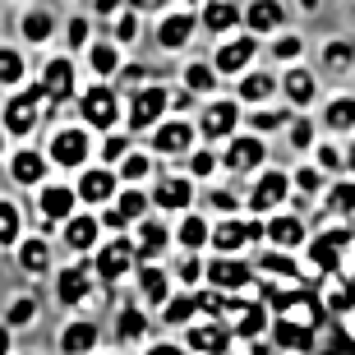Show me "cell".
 Segmentation results:
<instances>
[{
	"label": "cell",
	"mask_w": 355,
	"mask_h": 355,
	"mask_svg": "<svg viewBox=\"0 0 355 355\" xmlns=\"http://www.w3.org/2000/svg\"><path fill=\"white\" fill-rule=\"evenodd\" d=\"M106 355H116V351H106Z\"/></svg>",
	"instance_id": "cell-64"
},
{
	"label": "cell",
	"mask_w": 355,
	"mask_h": 355,
	"mask_svg": "<svg viewBox=\"0 0 355 355\" xmlns=\"http://www.w3.org/2000/svg\"><path fill=\"white\" fill-rule=\"evenodd\" d=\"M175 102V88H166V83H139V88L130 92V106H125V116H130V130H157L162 120H171L166 111H171Z\"/></svg>",
	"instance_id": "cell-2"
},
{
	"label": "cell",
	"mask_w": 355,
	"mask_h": 355,
	"mask_svg": "<svg viewBox=\"0 0 355 355\" xmlns=\"http://www.w3.org/2000/svg\"><path fill=\"white\" fill-rule=\"evenodd\" d=\"M194 102V92H184V88H175V102H171V111H184V106Z\"/></svg>",
	"instance_id": "cell-63"
},
{
	"label": "cell",
	"mask_w": 355,
	"mask_h": 355,
	"mask_svg": "<svg viewBox=\"0 0 355 355\" xmlns=\"http://www.w3.org/2000/svg\"><path fill=\"white\" fill-rule=\"evenodd\" d=\"M5 175L14 184H24V189L51 184V157H46V148H14L10 157H5Z\"/></svg>",
	"instance_id": "cell-15"
},
{
	"label": "cell",
	"mask_w": 355,
	"mask_h": 355,
	"mask_svg": "<svg viewBox=\"0 0 355 355\" xmlns=\"http://www.w3.org/2000/svg\"><path fill=\"white\" fill-rule=\"evenodd\" d=\"M268 250H309V226H304L300 212H277V217H268Z\"/></svg>",
	"instance_id": "cell-21"
},
{
	"label": "cell",
	"mask_w": 355,
	"mask_h": 355,
	"mask_svg": "<svg viewBox=\"0 0 355 355\" xmlns=\"http://www.w3.org/2000/svg\"><path fill=\"white\" fill-rule=\"evenodd\" d=\"M37 323V295H10L5 300V332L33 328Z\"/></svg>",
	"instance_id": "cell-44"
},
{
	"label": "cell",
	"mask_w": 355,
	"mask_h": 355,
	"mask_svg": "<svg viewBox=\"0 0 355 355\" xmlns=\"http://www.w3.org/2000/svg\"><path fill=\"white\" fill-rule=\"evenodd\" d=\"M318 69L332 74V79H346L355 69V42L351 37H328L318 46Z\"/></svg>",
	"instance_id": "cell-34"
},
{
	"label": "cell",
	"mask_w": 355,
	"mask_h": 355,
	"mask_svg": "<svg viewBox=\"0 0 355 355\" xmlns=\"http://www.w3.org/2000/svg\"><path fill=\"white\" fill-rule=\"evenodd\" d=\"M92 272H97V282H102V286H116V282H125L130 272H139V245H134L130 236L106 240L102 250L92 254Z\"/></svg>",
	"instance_id": "cell-10"
},
{
	"label": "cell",
	"mask_w": 355,
	"mask_h": 355,
	"mask_svg": "<svg viewBox=\"0 0 355 355\" xmlns=\"http://www.w3.org/2000/svg\"><path fill=\"white\" fill-rule=\"evenodd\" d=\"M157 318H162V328H180V332H189L194 323H203V314H198V295H194V291H175Z\"/></svg>",
	"instance_id": "cell-36"
},
{
	"label": "cell",
	"mask_w": 355,
	"mask_h": 355,
	"mask_svg": "<svg viewBox=\"0 0 355 355\" xmlns=\"http://www.w3.org/2000/svg\"><path fill=\"white\" fill-rule=\"evenodd\" d=\"M231 346H236L231 323H212V318H203V323H194V328L184 332V351L189 355H231Z\"/></svg>",
	"instance_id": "cell-20"
},
{
	"label": "cell",
	"mask_w": 355,
	"mask_h": 355,
	"mask_svg": "<svg viewBox=\"0 0 355 355\" xmlns=\"http://www.w3.org/2000/svg\"><path fill=\"white\" fill-rule=\"evenodd\" d=\"M175 282H180V291H203L208 286V259L180 254V259H175Z\"/></svg>",
	"instance_id": "cell-45"
},
{
	"label": "cell",
	"mask_w": 355,
	"mask_h": 355,
	"mask_svg": "<svg viewBox=\"0 0 355 355\" xmlns=\"http://www.w3.org/2000/svg\"><path fill=\"white\" fill-rule=\"evenodd\" d=\"M74 189H79V198L88 203V212L92 208L106 212L120 198V189H125V184H120V175L111 171V166H102V162H97V166H88V171L74 175Z\"/></svg>",
	"instance_id": "cell-14"
},
{
	"label": "cell",
	"mask_w": 355,
	"mask_h": 355,
	"mask_svg": "<svg viewBox=\"0 0 355 355\" xmlns=\"http://www.w3.org/2000/svg\"><path fill=\"white\" fill-rule=\"evenodd\" d=\"M19 37L28 42V46H42V42L55 37V10H46V5H33V10L19 14Z\"/></svg>",
	"instance_id": "cell-37"
},
{
	"label": "cell",
	"mask_w": 355,
	"mask_h": 355,
	"mask_svg": "<svg viewBox=\"0 0 355 355\" xmlns=\"http://www.w3.org/2000/svg\"><path fill=\"white\" fill-rule=\"evenodd\" d=\"M134 286H139V300H144V309H166V300L175 295V286H171V272L162 263H148V268H139L134 272Z\"/></svg>",
	"instance_id": "cell-23"
},
{
	"label": "cell",
	"mask_w": 355,
	"mask_h": 355,
	"mask_svg": "<svg viewBox=\"0 0 355 355\" xmlns=\"http://www.w3.org/2000/svg\"><path fill=\"white\" fill-rule=\"evenodd\" d=\"M286 144L295 148V153H314V148H318L314 120H309V116H295V125H291V130H286Z\"/></svg>",
	"instance_id": "cell-57"
},
{
	"label": "cell",
	"mask_w": 355,
	"mask_h": 355,
	"mask_svg": "<svg viewBox=\"0 0 355 355\" xmlns=\"http://www.w3.org/2000/svg\"><path fill=\"white\" fill-rule=\"evenodd\" d=\"M272 55L286 69H295V65H300V55H304V37H300V33H282V37H272Z\"/></svg>",
	"instance_id": "cell-55"
},
{
	"label": "cell",
	"mask_w": 355,
	"mask_h": 355,
	"mask_svg": "<svg viewBox=\"0 0 355 355\" xmlns=\"http://www.w3.org/2000/svg\"><path fill=\"white\" fill-rule=\"evenodd\" d=\"M175 245H180V254H198V259H203V250L212 245V222L203 212L180 217V222H175Z\"/></svg>",
	"instance_id": "cell-33"
},
{
	"label": "cell",
	"mask_w": 355,
	"mask_h": 355,
	"mask_svg": "<svg viewBox=\"0 0 355 355\" xmlns=\"http://www.w3.org/2000/svg\"><path fill=\"white\" fill-rule=\"evenodd\" d=\"M203 203H208L212 212H222V222H231V217H240V208H245L236 189H208V198H203Z\"/></svg>",
	"instance_id": "cell-59"
},
{
	"label": "cell",
	"mask_w": 355,
	"mask_h": 355,
	"mask_svg": "<svg viewBox=\"0 0 355 355\" xmlns=\"http://www.w3.org/2000/svg\"><path fill=\"white\" fill-rule=\"evenodd\" d=\"M318 125H323L328 134L355 139V97H351V92H332L328 102L318 106Z\"/></svg>",
	"instance_id": "cell-29"
},
{
	"label": "cell",
	"mask_w": 355,
	"mask_h": 355,
	"mask_svg": "<svg viewBox=\"0 0 355 355\" xmlns=\"http://www.w3.org/2000/svg\"><path fill=\"white\" fill-rule=\"evenodd\" d=\"M148 309L144 304H120L116 309V342H120V351H130V346H144L148 342ZM148 351V346H144Z\"/></svg>",
	"instance_id": "cell-30"
},
{
	"label": "cell",
	"mask_w": 355,
	"mask_h": 355,
	"mask_svg": "<svg viewBox=\"0 0 355 355\" xmlns=\"http://www.w3.org/2000/svg\"><path fill=\"white\" fill-rule=\"evenodd\" d=\"M153 208L189 217V212H194V180H189V175H180V171L157 175V180H153Z\"/></svg>",
	"instance_id": "cell-17"
},
{
	"label": "cell",
	"mask_w": 355,
	"mask_h": 355,
	"mask_svg": "<svg viewBox=\"0 0 355 355\" xmlns=\"http://www.w3.org/2000/svg\"><path fill=\"white\" fill-rule=\"evenodd\" d=\"M51 282H55V300L69 304V309H79V304L92 295V282H97V277H92V268L69 263V268H55Z\"/></svg>",
	"instance_id": "cell-24"
},
{
	"label": "cell",
	"mask_w": 355,
	"mask_h": 355,
	"mask_svg": "<svg viewBox=\"0 0 355 355\" xmlns=\"http://www.w3.org/2000/svg\"><path fill=\"white\" fill-rule=\"evenodd\" d=\"M203 28V19H198V10H166L157 19V46L162 51H184L189 42H194V33Z\"/></svg>",
	"instance_id": "cell-19"
},
{
	"label": "cell",
	"mask_w": 355,
	"mask_h": 355,
	"mask_svg": "<svg viewBox=\"0 0 355 355\" xmlns=\"http://www.w3.org/2000/svg\"><path fill=\"white\" fill-rule=\"evenodd\" d=\"M245 125V111H240V102L236 97H217V102H203V111H198V139L203 144H231L236 134H245L240 130Z\"/></svg>",
	"instance_id": "cell-5"
},
{
	"label": "cell",
	"mask_w": 355,
	"mask_h": 355,
	"mask_svg": "<svg viewBox=\"0 0 355 355\" xmlns=\"http://www.w3.org/2000/svg\"><path fill=\"white\" fill-rule=\"evenodd\" d=\"M217 171H222V153H217V148H208V144H203L194 157L184 162V175H189V180H212Z\"/></svg>",
	"instance_id": "cell-51"
},
{
	"label": "cell",
	"mask_w": 355,
	"mask_h": 355,
	"mask_svg": "<svg viewBox=\"0 0 355 355\" xmlns=\"http://www.w3.org/2000/svg\"><path fill=\"white\" fill-rule=\"evenodd\" d=\"M198 19H203V33H217V37L226 42V33L236 37V28L245 24V10H240V5H222V0H217V5H203V10H198Z\"/></svg>",
	"instance_id": "cell-38"
},
{
	"label": "cell",
	"mask_w": 355,
	"mask_h": 355,
	"mask_svg": "<svg viewBox=\"0 0 355 355\" xmlns=\"http://www.w3.org/2000/svg\"><path fill=\"white\" fill-rule=\"evenodd\" d=\"M250 245H268V222L259 217H231L212 226V254L217 259H240Z\"/></svg>",
	"instance_id": "cell-6"
},
{
	"label": "cell",
	"mask_w": 355,
	"mask_h": 355,
	"mask_svg": "<svg viewBox=\"0 0 355 355\" xmlns=\"http://www.w3.org/2000/svg\"><path fill=\"white\" fill-rule=\"evenodd\" d=\"M139 33H144V14L130 5V10H125L116 24H111V42H116L120 51H125V46H134V42H139Z\"/></svg>",
	"instance_id": "cell-52"
},
{
	"label": "cell",
	"mask_w": 355,
	"mask_h": 355,
	"mask_svg": "<svg viewBox=\"0 0 355 355\" xmlns=\"http://www.w3.org/2000/svg\"><path fill=\"white\" fill-rule=\"evenodd\" d=\"M272 309L268 300H231V332H236L240 346H259L272 332Z\"/></svg>",
	"instance_id": "cell-12"
},
{
	"label": "cell",
	"mask_w": 355,
	"mask_h": 355,
	"mask_svg": "<svg viewBox=\"0 0 355 355\" xmlns=\"http://www.w3.org/2000/svg\"><path fill=\"white\" fill-rule=\"evenodd\" d=\"M134 153V144H130V134L120 130V134H106V144H102V166H111V171H116L120 162L130 157Z\"/></svg>",
	"instance_id": "cell-58"
},
{
	"label": "cell",
	"mask_w": 355,
	"mask_h": 355,
	"mask_svg": "<svg viewBox=\"0 0 355 355\" xmlns=\"http://www.w3.org/2000/svg\"><path fill=\"white\" fill-rule=\"evenodd\" d=\"M14 254H19V268H24V272H33V277L51 272V240L46 236H28Z\"/></svg>",
	"instance_id": "cell-40"
},
{
	"label": "cell",
	"mask_w": 355,
	"mask_h": 355,
	"mask_svg": "<svg viewBox=\"0 0 355 355\" xmlns=\"http://www.w3.org/2000/svg\"><path fill=\"white\" fill-rule=\"evenodd\" d=\"M295 116H291V106H259V111H245V130L250 134H272V130H291Z\"/></svg>",
	"instance_id": "cell-39"
},
{
	"label": "cell",
	"mask_w": 355,
	"mask_h": 355,
	"mask_svg": "<svg viewBox=\"0 0 355 355\" xmlns=\"http://www.w3.org/2000/svg\"><path fill=\"white\" fill-rule=\"evenodd\" d=\"M92 42H97V37H92V19H88V14H69V19H65V46L74 55H88Z\"/></svg>",
	"instance_id": "cell-49"
},
{
	"label": "cell",
	"mask_w": 355,
	"mask_h": 355,
	"mask_svg": "<svg viewBox=\"0 0 355 355\" xmlns=\"http://www.w3.org/2000/svg\"><path fill=\"white\" fill-rule=\"evenodd\" d=\"M272 342L282 346V351H304V346L314 342V332L300 328V323H291V318H277L272 323Z\"/></svg>",
	"instance_id": "cell-50"
},
{
	"label": "cell",
	"mask_w": 355,
	"mask_h": 355,
	"mask_svg": "<svg viewBox=\"0 0 355 355\" xmlns=\"http://www.w3.org/2000/svg\"><path fill=\"white\" fill-rule=\"evenodd\" d=\"M194 295H198V314L212 318V323H222V314H231V295H222V291L203 286V291H194Z\"/></svg>",
	"instance_id": "cell-56"
},
{
	"label": "cell",
	"mask_w": 355,
	"mask_h": 355,
	"mask_svg": "<svg viewBox=\"0 0 355 355\" xmlns=\"http://www.w3.org/2000/svg\"><path fill=\"white\" fill-rule=\"evenodd\" d=\"M153 162H157V157H153V153H148V148H134L130 157H125V162H120V166H116L120 184H144L148 175L157 171V166H153Z\"/></svg>",
	"instance_id": "cell-46"
},
{
	"label": "cell",
	"mask_w": 355,
	"mask_h": 355,
	"mask_svg": "<svg viewBox=\"0 0 355 355\" xmlns=\"http://www.w3.org/2000/svg\"><path fill=\"white\" fill-rule=\"evenodd\" d=\"M259 282V268L245 263V259H208V286L222 291V295H240V291H250Z\"/></svg>",
	"instance_id": "cell-18"
},
{
	"label": "cell",
	"mask_w": 355,
	"mask_h": 355,
	"mask_svg": "<svg viewBox=\"0 0 355 355\" xmlns=\"http://www.w3.org/2000/svg\"><path fill=\"white\" fill-rule=\"evenodd\" d=\"M351 231H318L314 240H309V263L318 268V272H337L342 268V254L351 250Z\"/></svg>",
	"instance_id": "cell-25"
},
{
	"label": "cell",
	"mask_w": 355,
	"mask_h": 355,
	"mask_svg": "<svg viewBox=\"0 0 355 355\" xmlns=\"http://www.w3.org/2000/svg\"><path fill=\"white\" fill-rule=\"evenodd\" d=\"M42 88L51 102H79V69H74V55H46V65H42Z\"/></svg>",
	"instance_id": "cell-16"
},
{
	"label": "cell",
	"mask_w": 355,
	"mask_h": 355,
	"mask_svg": "<svg viewBox=\"0 0 355 355\" xmlns=\"http://www.w3.org/2000/svg\"><path fill=\"white\" fill-rule=\"evenodd\" d=\"M291 189H295L291 171H277V166H268V171L250 184V194H245V217H259V222H268V217H277V212H286L282 203L291 198Z\"/></svg>",
	"instance_id": "cell-1"
},
{
	"label": "cell",
	"mask_w": 355,
	"mask_h": 355,
	"mask_svg": "<svg viewBox=\"0 0 355 355\" xmlns=\"http://www.w3.org/2000/svg\"><path fill=\"white\" fill-rule=\"evenodd\" d=\"M217 79H222V74H217L212 60H189V65L180 69V88L184 92H212V88H217Z\"/></svg>",
	"instance_id": "cell-43"
},
{
	"label": "cell",
	"mask_w": 355,
	"mask_h": 355,
	"mask_svg": "<svg viewBox=\"0 0 355 355\" xmlns=\"http://www.w3.org/2000/svg\"><path fill=\"white\" fill-rule=\"evenodd\" d=\"M134 245H139V268L157 263L162 254L175 245V226H166V217H148V222L134 231Z\"/></svg>",
	"instance_id": "cell-22"
},
{
	"label": "cell",
	"mask_w": 355,
	"mask_h": 355,
	"mask_svg": "<svg viewBox=\"0 0 355 355\" xmlns=\"http://www.w3.org/2000/svg\"><path fill=\"white\" fill-rule=\"evenodd\" d=\"M79 203H83V198H79V189H74L69 180H51V184H42V189H37L33 212H37L46 226H60V231H65V226L79 217Z\"/></svg>",
	"instance_id": "cell-9"
},
{
	"label": "cell",
	"mask_w": 355,
	"mask_h": 355,
	"mask_svg": "<svg viewBox=\"0 0 355 355\" xmlns=\"http://www.w3.org/2000/svg\"><path fill=\"white\" fill-rule=\"evenodd\" d=\"M102 342V328H97V318H69L60 337H55V351L60 355H92Z\"/></svg>",
	"instance_id": "cell-26"
},
{
	"label": "cell",
	"mask_w": 355,
	"mask_h": 355,
	"mask_svg": "<svg viewBox=\"0 0 355 355\" xmlns=\"http://www.w3.org/2000/svg\"><path fill=\"white\" fill-rule=\"evenodd\" d=\"M254 55H259V37H250V33H236V37H226L217 51L208 55L212 65H217V74L222 79H245V74H254Z\"/></svg>",
	"instance_id": "cell-13"
},
{
	"label": "cell",
	"mask_w": 355,
	"mask_h": 355,
	"mask_svg": "<svg viewBox=\"0 0 355 355\" xmlns=\"http://www.w3.org/2000/svg\"><path fill=\"white\" fill-rule=\"evenodd\" d=\"M79 120L88 125V130H111L120 134V88H111V83H88V88L79 92Z\"/></svg>",
	"instance_id": "cell-8"
},
{
	"label": "cell",
	"mask_w": 355,
	"mask_h": 355,
	"mask_svg": "<svg viewBox=\"0 0 355 355\" xmlns=\"http://www.w3.org/2000/svg\"><path fill=\"white\" fill-rule=\"evenodd\" d=\"M282 97H286L291 111H309V106H323V102H318V79H314V69H304V65L286 69V74H282Z\"/></svg>",
	"instance_id": "cell-27"
},
{
	"label": "cell",
	"mask_w": 355,
	"mask_h": 355,
	"mask_svg": "<svg viewBox=\"0 0 355 355\" xmlns=\"http://www.w3.org/2000/svg\"><path fill=\"white\" fill-rule=\"evenodd\" d=\"M314 166H318L323 175H337V180H346V148L318 144V148H314Z\"/></svg>",
	"instance_id": "cell-54"
},
{
	"label": "cell",
	"mask_w": 355,
	"mask_h": 355,
	"mask_svg": "<svg viewBox=\"0 0 355 355\" xmlns=\"http://www.w3.org/2000/svg\"><path fill=\"white\" fill-rule=\"evenodd\" d=\"M83 60H88V69H92V83H111L120 69H125V55H120V46L111 37H97Z\"/></svg>",
	"instance_id": "cell-32"
},
{
	"label": "cell",
	"mask_w": 355,
	"mask_h": 355,
	"mask_svg": "<svg viewBox=\"0 0 355 355\" xmlns=\"http://www.w3.org/2000/svg\"><path fill=\"white\" fill-rule=\"evenodd\" d=\"M198 120H184V116H171V120H162L157 130L148 134V153L153 157H194L198 153Z\"/></svg>",
	"instance_id": "cell-7"
},
{
	"label": "cell",
	"mask_w": 355,
	"mask_h": 355,
	"mask_svg": "<svg viewBox=\"0 0 355 355\" xmlns=\"http://www.w3.org/2000/svg\"><path fill=\"white\" fill-rule=\"evenodd\" d=\"M24 74H28V60L14 51V46H0V88L19 92L24 88Z\"/></svg>",
	"instance_id": "cell-48"
},
{
	"label": "cell",
	"mask_w": 355,
	"mask_h": 355,
	"mask_svg": "<svg viewBox=\"0 0 355 355\" xmlns=\"http://www.w3.org/2000/svg\"><path fill=\"white\" fill-rule=\"evenodd\" d=\"M24 212L14 198H0V250H19L24 245Z\"/></svg>",
	"instance_id": "cell-41"
},
{
	"label": "cell",
	"mask_w": 355,
	"mask_h": 355,
	"mask_svg": "<svg viewBox=\"0 0 355 355\" xmlns=\"http://www.w3.org/2000/svg\"><path fill=\"white\" fill-rule=\"evenodd\" d=\"M282 19H286V10L272 5V0H254V5H245V33H250V37H282V33H277Z\"/></svg>",
	"instance_id": "cell-35"
},
{
	"label": "cell",
	"mask_w": 355,
	"mask_h": 355,
	"mask_svg": "<svg viewBox=\"0 0 355 355\" xmlns=\"http://www.w3.org/2000/svg\"><path fill=\"white\" fill-rule=\"evenodd\" d=\"M231 355H268V346L263 342H259V346H240L236 342V346H231Z\"/></svg>",
	"instance_id": "cell-62"
},
{
	"label": "cell",
	"mask_w": 355,
	"mask_h": 355,
	"mask_svg": "<svg viewBox=\"0 0 355 355\" xmlns=\"http://www.w3.org/2000/svg\"><path fill=\"white\" fill-rule=\"evenodd\" d=\"M346 180H355V139H346Z\"/></svg>",
	"instance_id": "cell-61"
},
{
	"label": "cell",
	"mask_w": 355,
	"mask_h": 355,
	"mask_svg": "<svg viewBox=\"0 0 355 355\" xmlns=\"http://www.w3.org/2000/svg\"><path fill=\"white\" fill-rule=\"evenodd\" d=\"M42 102H51L42 83H24L19 92H10V97H5V116H0L5 134H10V139H28L42 120Z\"/></svg>",
	"instance_id": "cell-3"
},
{
	"label": "cell",
	"mask_w": 355,
	"mask_h": 355,
	"mask_svg": "<svg viewBox=\"0 0 355 355\" xmlns=\"http://www.w3.org/2000/svg\"><path fill=\"white\" fill-rule=\"evenodd\" d=\"M236 102L240 106H250V111H259V106H268L277 97V92H282V79H277V74H268V69H254V74H245V79L236 83Z\"/></svg>",
	"instance_id": "cell-31"
},
{
	"label": "cell",
	"mask_w": 355,
	"mask_h": 355,
	"mask_svg": "<svg viewBox=\"0 0 355 355\" xmlns=\"http://www.w3.org/2000/svg\"><path fill=\"white\" fill-rule=\"evenodd\" d=\"M254 268L268 272V277H282V282H300V263H295L291 254H282V250H263Z\"/></svg>",
	"instance_id": "cell-47"
},
{
	"label": "cell",
	"mask_w": 355,
	"mask_h": 355,
	"mask_svg": "<svg viewBox=\"0 0 355 355\" xmlns=\"http://www.w3.org/2000/svg\"><path fill=\"white\" fill-rule=\"evenodd\" d=\"M60 236H65V250L69 254H97L106 245V240H102V217H97V212H79Z\"/></svg>",
	"instance_id": "cell-28"
},
{
	"label": "cell",
	"mask_w": 355,
	"mask_h": 355,
	"mask_svg": "<svg viewBox=\"0 0 355 355\" xmlns=\"http://www.w3.org/2000/svg\"><path fill=\"white\" fill-rule=\"evenodd\" d=\"M144 355H189V351H184V342H153Z\"/></svg>",
	"instance_id": "cell-60"
},
{
	"label": "cell",
	"mask_w": 355,
	"mask_h": 355,
	"mask_svg": "<svg viewBox=\"0 0 355 355\" xmlns=\"http://www.w3.org/2000/svg\"><path fill=\"white\" fill-rule=\"evenodd\" d=\"M222 171H231V175H254V180H259V175L268 171V144L259 139V134H250V130L236 134V139L222 148Z\"/></svg>",
	"instance_id": "cell-11"
},
{
	"label": "cell",
	"mask_w": 355,
	"mask_h": 355,
	"mask_svg": "<svg viewBox=\"0 0 355 355\" xmlns=\"http://www.w3.org/2000/svg\"><path fill=\"white\" fill-rule=\"evenodd\" d=\"M291 180H295L300 198H309V203H314V194H328V189H332V184H328V175L318 171L314 162H309V166H295V171H291Z\"/></svg>",
	"instance_id": "cell-53"
},
{
	"label": "cell",
	"mask_w": 355,
	"mask_h": 355,
	"mask_svg": "<svg viewBox=\"0 0 355 355\" xmlns=\"http://www.w3.org/2000/svg\"><path fill=\"white\" fill-rule=\"evenodd\" d=\"M323 212L351 222V217H355V180H332V189L323 194Z\"/></svg>",
	"instance_id": "cell-42"
},
{
	"label": "cell",
	"mask_w": 355,
	"mask_h": 355,
	"mask_svg": "<svg viewBox=\"0 0 355 355\" xmlns=\"http://www.w3.org/2000/svg\"><path fill=\"white\" fill-rule=\"evenodd\" d=\"M88 153H92V130L88 125H55V130L46 134V157H51V166L88 171Z\"/></svg>",
	"instance_id": "cell-4"
}]
</instances>
